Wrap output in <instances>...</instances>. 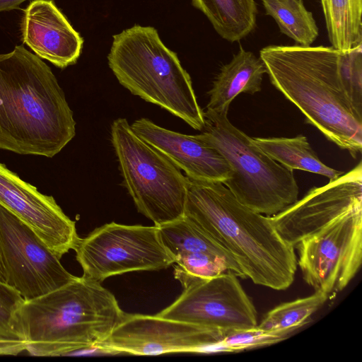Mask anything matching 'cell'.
I'll use <instances>...</instances> for the list:
<instances>
[{
	"label": "cell",
	"mask_w": 362,
	"mask_h": 362,
	"mask_svg": "<svg viewBox=\"0 0 362 362\" xmlns=\"http://www.w3.org/2000/svg\"><path fill=\"white\" fill-rule=\"evenodd\" d=\"M295 247L305 281L329 298L344 290L362 262V207L346 214Z\"/></svg>",
	"instance_id": "obj_9"
},
{
	"label": "cell",
	"mask_w": 362,
	"mask_h": 362,
	"mask_svg": "<svg viewBox=\"0 0 362 362\" xmlns=\"http://www.w3.org/2000/svg\"><path fill=\"white\" fill-rule=\"evenodd\" d=\"M0 263L5 281L30 300L76 278L25 222L0 205Z\"/></svg>",
	"instance_id": "obj_10"
},
{
	"label": "cell",
	"mask_w": 362,
	"mask_h": 362,
	"mask_svg": "<svg viewBox=\"0 0 362 362\" xmlns=\"http://www.w3.org/2000/svg\"><path fill=\"white\" fill-rule=\"evenodd\" d=\"M192 6L208 19L223 40L239 42L255 28V0H191Z\"/></svg>",
	"instance_id": "obj_19"
},
{
	"label": "cell",
	"mask_w": 362,
	"mask_h": 362,
	"mask_svg": "<svg viewBox=\"0 0 362 362\" xmlns=\"http://www.w3.org/2000/svg\"><path fill=\"white\" fill-rule=\"evenodd\" d=\"M159 233L164 246L174 259L175 272L186 271L204 254L224 257L239 266L225 248L185 216L159 226Z\"/></svg>",
	"instance_id": "obj_18"
},
{
	"label": "cell",
	"mask_w": 362,
	"mask_h": 362,
	"mask_svg": "<svg viewBox=\"0 0 362 362\" xmlns=\"http://www.w3.org/2000/svg\"><path fill=\"white\" fill-rule=\"evenodd\" d=\"M265 13L277 24L280 32L298 45L311 46L319 35L313 13L303 0H262Z\"/></svg>",
	"instance_id": "obj_22"
},
{
	"label": "cell",
	"mask_w": 362,
	"mask_h": 362,
	"mask_svg": "<svg viewBox=\"0 0 362 362\" xmlns=\"http://www.w3.org/2000/svg\"><path fill=\"white\" fill-rule=\"evenodd\" d=\"M124 312L100 283L83 276L40 296L25 300L16 329L26 344H100Z\"/></svg>",
	"instance_id": "obj_5"
},
{
	"label": "cell",
	"mask_w": 362,
	"mask_h": 362,
	"mask_svg": "<svg viewBox=\"0 0 362 362\" xmlns=\"http://www.w3.org/2000/svg\"><path fill=\"white\" fill-rule=\"evenodd\" d=\"M359 207H362L361 162L326 185L311 188L300 200L269 218L282 239L295 247Z\"/></svg>",
	"instance_id": "obj_13"
},
{
	"label": "cell",
	"mask_w": 362,
	"mask_h": 362,
	"mask_svg": "<svg viewBox=\"0 0 362 362\" xmlns=\"http://www.w3.org/2000/svg\"><path fill=\"white\" fill-rule=\"evenodd\" d=\"M76 122L50 67L23 45L0 54V149L52 158Z\"/></svg>",
	"instance_id": "obj_2"
},
{
	"label": "cell",
	"mask_w": 362,
	"mask_h": 362,
	"mask_svg": "<svg viewBox=\"0 0 362 362\" xmlns=\"http://www.w3.org/2000/svg\"><path fill=\"white\" fill-rule=\"evenodd\" d=\"M24 301L17 290L0 281V338L20 339L16 329V315Z\"/></svg>",
	"instance_id": "obj_25"
},
{
	"label": "cell",
	"mask_w": 362,
	"mask_h": 362,
	"mask_svg": "<svg viewBox=\"0 0 362 362\" xmlns=\"http://www.w3.org/2000/svg\"><path fill=\"white\" fill-rule=\"evenodd\" d=\"M185 216L225 248L254 284L282 291L293 282L294 247L269 216L241 204L222 182L189 180Z\"/></svg>",
	"instance_id": "obj_3"
},
{
	"label": "cell",
	"mask_w": 362,
	"mask_h": 362,
	"mask_svg": "<svg viewBox=\"0 0 362 362\" xmlns=\"http://www.w3.org/2000/svg\"><path fill=\"white\" fill-rule=\"evenodd\" d=\"M227 332L157 315L124 313L112 333L101 344L122 354L139 356L173 352H227L222 344Z\"/></svg>",
	"instance_id": "obj_12"
},
{
	"label": "cell",
	"mask_w": 362,
	"mask_h": 362,
	"mask_svg": "<svg viewBox=\"0 0 362 362\" xmlns=\"http://www.w3.org/2000/svg\"><path fill=\"white\" fill-rule=\"evenodd\" d=\"M110 134L123 184L139 212L158 227L182 218L189 178L139 137L125 118L113 121Z\"/></svg>",
	"instance_id": "obj_7"
},
{
	"label": "cell",
	"mask_w": 362,
	"mask_h": 362,
	"mask_svg": "<svg viewBox=\"0 0 362 362\" xmlns=\"http://www.w3.org/2000/svg\"><path fill=\"white\" fill-rule=\"evenodd\" d=\"M22 41L33 53L60 69L75 64L83 39L53 0H33L21 23Z\"/></svg>",
	"instance_id": "obj_16"
},
{
	"label": "cell",
	"mask_w": 362,
	"mask_h": 362,
	"mask_svg": "<svg viewBox=\"0 0 362 362\" xmlns=\"http://www.w3.org/2000/svg\"><path fill=\"white\" fill-rule=\"evenodd\" d=\"M320 292L281 303L269 310L257 327L267 332L290 334L305 325L310 317L328 300Z\"/></svg>",
	"instance_id": "obj_23"
},
{
	"label": "cell",
	"mask_w": 362,
	"mask_h": 362,
	"mask_svg": "<svg viewBox=\"0 0 362 362\" xmlns=\"http://www.w3.org/2000/svg\"><path fill=\"white\" fill-rule=\"evenodd\" d=\"M289 334L267 332L257 327L228 332L222 339L227 352H239L284 340Z\"/></svg>",
	"instance_id": "obj_24"
},
{
	"label": "cell",
	"mask_w": 362,
	"mask_h": 362,
	"mask_svg": "<svg viewBox=\"0 0 362 362\" xmlns=\"http://www.w3.org/2000/svg\"><path fill=\"white\" fill-rule=\"evenodd\" d=\"M271 83L305 122L356 158L362 150V57L355 49L275 45L262 48Z\"/></svg>",
	"instance_id": "obj_1"
},
{
	"label": "cell",
	"mask_w": 362,
	"mask_h": 362,
	"mask_svg": "<svg viewBox=\"0 0 362 362\" xmlns=\"http://www.w3.org/2000/svg\"><path fill=\"white\" fill-rule=\"evenodd\" d=\"M332 47L348 51L362 45V0H320Z\"/></svg>",
	"instance_id": "obj_21"
},
{
	"label": "cell",
	"mask_w": 362,
	"mask_h": 362,
	"mask_svg": "<svg viewBox=\"0 0 362 362\" xmlns=\"http://www.w3.org/2000/svg\"><path fill=\"white\" fill-rule=\"evenodd\" d=\"M74 250L83 276L100 284L115 275L156 271L174 264L155 225L106 223L81 238Z\"/></svg>",
	"instance_id": "obj_8"
},
{
	"label": "cell",
	"mask_w": 362,
	"mask_h": 362,
	"mask_svg": "<svg viewBox=\"0 0 362 362\" xmlns=\"http://www.w3.org/2000/svg\"><path fill=\"white\" fill-rule=\"evenodd\" d=\"M252 142L271 158L291 170H301L319 174L334 180L344 173L321 161L306 136L255 137Z\"/></svg>",
	"instance_id": "obj_20"
},
{
	"label": "cell",
	"mask_w": 362,
	"mask_h": 362,
	"mask_svg": "<svg viewBox=\"0 0 362 362\" xmlns=\"http://www.w3.org/2000/svg\"><path fill=\"white\" fill-rule=\"evenodd\" d=\"M0 281H5V279H4V274H3L2 268H1V263H0Z\"/></svg>",
	"instance_id": "obj_28"
},
{
	"label": "cell",
	"mask_w": 362,
	"mask_h": 362,
	"mask_svg": "<svg viewBox=\"0 0 362 362\" xmlns=\"http://www.w3.org/2000/svg\"><path fill=\"white\" fill-rule=\"evenodd\" d=\"M266 69L259 57L240 46L231 60L223 65L209 91L206 110L228 112L240 93L255 94L262 90Z\"/></svg>",
	"instance_id": "obj_17"
},
{
	"label": "cell",
	"mask_w": 362,
	"mask_h": 362,
	"mask_svg": "<svg viewBox=\"0 0 362 362\" xmlns=\"http://www.w3.org/2000/svg\"><path fill=\"white\" fill-rule=\"evenodd\" d=\"M238 277L227 272L185 284L175 302L156 315L223 332L256 327V308Z\"/></svg>",
	"instance_id": "obj_11"
},
{
	"label": "cell",
	"mask_w": 362,
	"mask_h": 362,
	"mask_svg": "<svg viewBox=\"0 0 362 362\" xmlns=\"http://www.w3.org/2000/svg\"><path fill=\"white\" fill-rule=\"evenodd\" d=\"M131 127L139 137L184 170L189 180L223 183L232 175L225 158L195 135L167 129L146 118L135 120Z\"/></svg>",
	"instance_id": "obj_15"
},
{
	"label": "cell",
	"mask_w": 362,
	"mask_h": 362,
	"mask_svg": "<svg viewBox=\"0 0 362 362\" xmlns=\"http://www.w3.org/2000/svg\"><path fill=\"white\" fill-rule=\"evenodd\" d=\"M28 0H0V12L16 9Z\"/></svg>",
	"instance_id": "obj_27"
},
{
	"label": "cell",
	"mask_w": 362,
	"mask_h": 362,
	"mask_svg": "<svg viewBox=\"0 0 362 362\" xmlns=\"http://www.w3.org/2000/svg\"><path fill=\"white\" fill-rule=\"evenodd\" d=\"M26 342L21 339L0 338V355L16 356L25 351Z\"/></svg>",
	"instance_id": "obj_26"
},
{
	"label": "cell",
	"mask_w": 362,
	"mask_h": 362,
	"mask_svg": "<svg viewBox=\"0 0 362 362\" xmlns=\"http://www.w3.org/2000/svg\"><path fill=\"white\" fill-rule=\"evenodd\" d=\"M0 205L28 224L60 259L81 239L75 221L52 196L42 194L1 163Z\"/></svg>",
	"instance_id": "obj_14"
},
{
	"label": "cell",
	"mask_w": 362,
	"mask_h": 362,
	"mask_svg": "<svg viewBox=\"0 0 362 362\" xmlns=\"http://www.w3.org/2000/svg\"><path fill=\"white\" fill-rule=\"evenodd\" d=\"M107 62L119 83L131 93L202 130L204 112L191 77L155 28L134 25L114 35Z\"/></svg>",
	"instance_id": "obj_4"
},
{
	"label": "cell",
	"mask_w": 362,
	"mask_h": 362,
	"mask_svg": "<svg viewBox=\"0 0 362 362\" xmlns=\"http://www.w3.org/2000/svg\"><path fill=\"white\" fill-rule=\"evenodd\" d=\"M204 116V128L195 136L228 161L232 175L223 184L241 204L272 216L298 199L293 171L258 148L251 137L229 121L228 112L206 110Z\"/></svg>",
	"instance_id": "obj_6"
}]
</instances>
